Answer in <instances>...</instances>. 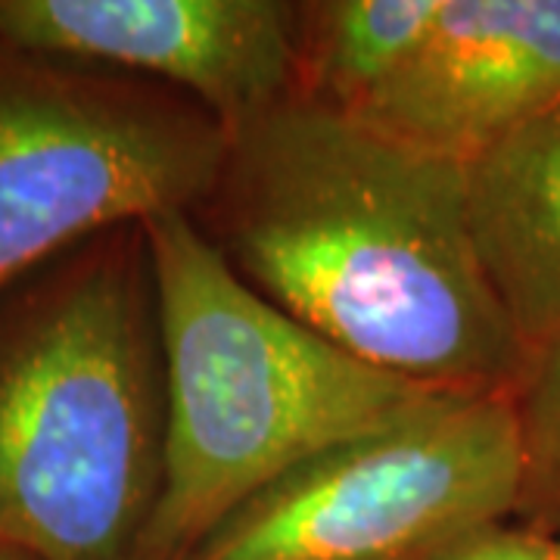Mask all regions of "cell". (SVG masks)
<instances>
[{"label":"cell","instance_id":"obj_1","mask_svg":"<svg viewBox=\"0 0 560 560\" xmlns=\"http://www.w3.org/2000/svg\"><path fill=\"white\" fill-rule=\"evenodd\" d=\"M219 249L346 355L436 393H511L529 349L482 268L467 165L290 94L228 131Z\"/></svg>","mask_w":560,"mask_h":560},{"label":"cell","instance_id":"obj_2","mask_svg":"<svg viewBox=\"0 0 560 560\" xmlns=\"http://www.w3.org/2000/svg\"><path fill=\"white\" fill-rule=\"evenodd\" d=\"M162 361L160 492L131 560H184L261 486L420 389L265 300L187 212L140 224Z\"/></svg>","mask_w":560,"mask_h":560},{"label":"cell","instance_id":"obj_3","mask_svg":"<svg viewBox=\"0 0 560 560\" xmlns=\"http://www.w3.org/2000/svg\"><path fill=\"white\" fill-rule=\"evenodd\" d=\"M160 470L150 265L147 249L135 261L116 243L0 327V545L38 560H131Z\"/></svg>","mask_w":560,"mask_h":560},{"label":"cell","instance_id":"obj_4","mask_svg":"<svg viewBox=\"0 0 560 560\" xmlns=\"http://www.w3.org/2000/svg\"><path fill=\"white\" fill-rule=\"evenodd\" d=\"M511 393H427L261 486L184 560H420L517 514Z\"/></svg>","mask_w":560,"mask_h":560},{"label":"cell","instance_id":"obj_5","mask_svg":"<svg viewBox=\"0 0 560 560\" xmlns=\"http://www.w3.org/2000/svg\"><path fill=\"white\" fill-rule=\"evenodd\" d=\"M20 57L0 60V293L84 237L212 200L228 131L209 113Z\"/></svg>","mask_w":560,"mask_h":560},{"label":"cell","instance_id":"obj_6","mask_svg":"<svg viewBox=\"0 0 560 560\" xmlns=\"http://www.w3.org/2000/svg\"><path fill=\"white\" fill-rule=\"evenodd\" d=\"M0 44L172 81L234 131L296 91L300 13L280 0H0Z\"/></svg>","mask_w":560,"mask_h":560},{"label":"cell","instance_id":"obj_7","mask_svg":"<svg viewBox=\"0 0 560 560\" xmlns=\"http://www.w3.org/2000/svg\"><path fill=\"white\" fill-rule=\"evenodd\" d=\"M558 94L560 0H442L415 54L349 116L467 165Z\"/></svg>","mask_w":560,"mask_h":560},{"label":"cell","instance_id":"obj_8","mask_svg":"<svg viewBox=\"0 0 560 560\" xmlns=\"http://www.w3.org/2000/svg\"><path fill=\"white\" fill-rule=\"evenodd\" d=\"M467 212L492 290L533 352L560 330V94L467 162Z\"/></svg>","mask_w":560,"mask_h":560},{"label":"cell","instance_id":"obj_9","mask_svg":"<svg viewBox=\"0 0 560 560\" xmlns=\"http://www.w3.org/2000/svg\"><path fill=\"white\" fill-rule=\"evenodd\" d=\"M442 0H327L300 13V62L308 101L355 113L430 32Z\"/></svg>","mask_w":560,"mask_h":560},{"label":"cell","instance_id":"obj_10","mask_svg":"<svg viewBox=\"0 0 560 560\" xmlns=\"http://www.w3.org/2000/svg\"><path fill=\"white\" fill-rule=\"evenodd\" d=\"M514 408L523 448L517 517L555 539L560 533V330L529 352Z\"/></svg>","mask_w":560,"mask_h":560},{"label":"cell","instance_id":"obj_11","mask_svg":"<svg viewBox=\"0 0 560 560\" xmlns=\"http://www.w3.org/2000/svg\"><path fill=\"white\" fill-rule=\"evenodd\" d=\"M555 539L523 523H486L420 560H551Z\"/></svg>","mask_w":560,"mask_h":560},{"label":"cell","instance_id":"obj_12","mask_svg":"<svg viewBox=\"0 0 560 560\" xmlns=\"http://www.w3.org/2000/svg\"><path fill=\"white\" fill-rule=\"evenodd\" d=\"M0 560H38V558H35V555H25V551H16V548L0 545Z\"/></svg>","mask_w":560,"mask_h":560},{"label":"cell","instance_id":"obj_13","mask_svg":"<svg viewBox=\"0 0 560 560\" xmlns=\"http://www.w3.org/2000/svg\"><path fill=\"white\" fill-rule=\"evenodd\" d=\"M551 560H560V533L555 536V551H551Z\"/></svg>","mask_w":560,"mask_h":560}]
</instances>
